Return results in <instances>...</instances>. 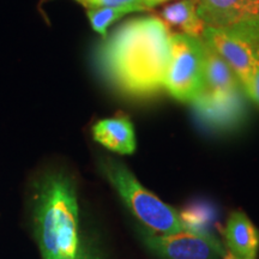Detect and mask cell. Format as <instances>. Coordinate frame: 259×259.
<instances>
[{"mask_svg":"<svg viewBox=\"0 0 259 259\" xmlns=\"http://www.w3.org/2000/svg\"><path fill=\"white\" fill-rule=\"evenodd\" d=\"M170 29L157 16L128 19L96 48L97 69L122 94L154 95L163 89L170 61Z\"/></svg>","mask_w":259,"mask_h":259,"instance_id":"6da1fadb","label":"cell"},{"mask_svg":"<svg viewBox=\"0 0 259 259\" xmlns=\"http://www.w3.org/2000/svg\"><path fill=\"white\" fill-rule=\"evenodd\" d=\"M35 234L44 259H73L78 252V202L73 181L61 171L38 183L34 206Z\"/></svg>","mask_w":259,"mask_h":259,"instance_id":"7a4b0ae2","label":"cell"},{"mask_svg":"<svg viewBox=\"0 0 259 259\" xmlns=\"http://www.w3.org/2000/svg\"><path fill=\"white\" fill-rule=\"evenodd\" d=\"M100 167L103 176L141 226L157 234L186 231L181 223L179 212L145 189L122 162L106 157L100 162Z\"/></svg>","mask_w":259,"mask_h":259,"instance_id":"3957f363","label":"cell"},{"mask_svg":"<svg viewBox=\"0 0 259 259\" xmlns=\"http://www.w3.org/2000/svg\"><path fill=\"white\" fill-rule=\"evenodd\" d=\"M170 48L163 89L178 101L191 103L204 90V41L181 32H171Z\"/></svg>","mask_w":259,"mask_h":259,"instance_id":"277c9868","label":"cell"},{"mask_svg":"<svg viewBox=\"0 0 259 259\" xmlns=\"http://www.w3.org/2000/svg\"><path fill=\"white\" fill-rule=\"evenodd\" d=\"M202 38L231 66L244 89L259 65V16L225 29L205 28Z\"/></svg>","mask_w":259,"mask_h":259,"instance_id":"5b68a950","label":"cell"},{"mask_svg":"<svg viewBox=\"0 0 259 259\" xmlns=\"http://www.w3.org/2000/svg\"><path fill=\"white\" fill-rule=\"evenodd\" d=\"M139 239L151 253L160 259H225L221 240L212 236L181 231L157 234L143 226L137 227Z\"/></svg>","mask_w":259,"mask_h":259,"instance_id":"8992f818","label":"cell"},{"mask_svg":"<svg viewBox=\"0 0 259 259\" xmlns=\"http://www.w3.org/2000/svg\"><path fill=\"white\" fill-rule=\"evenodd\" d=\"M245 96L242 89L226 95L200 94L190 105L203 128L213 134H226L244 124L247 116Z\"/></svg>","mask_w":259,"mask_h":259,"instance_id":"52a82bcc","label":"cell"},{"mask_svg":"<svg viewBox=\"0 0 259 259\" xmlns=\"http://www.w3.org/2000/svg\"><path fill=\"white\" fill-rule=\"evenodd\" d=\"M225 259H257L259 231L245 212L234 211L222 227Z\"/></svg>","mask_w":259,"mask_h":259,"instance_id":"ba28073f","label":"cell"},{"mask_svg":"<svg viewBox=\"0 0 259 259\" xmlns=\"http://www.w3.org/2000/svg\"><path fill=\"white\" fill-rule=\"evenodd\" d=\"M197 12L205 28L225 29L259 16V0H197Z\"/></svg>","mask_w":259,"mask_h":259,"instance_id":"9c48e42d","label":"cell"},{"mask_svg":"<svg viewBox=\"0 0 259 259\" xmlns=\"http://www.w3.org/2000/svg\"><path fill=\"white\" fill-rule=\"evenodd\" d=\"M93 137L102 147L121 155L134 154L137 147L134 124L126 115L99 120L93 126Z\"/></svg>","mask_w":259,"mask_h":259,"instance_id":"30bf717a","label":"cell"},{"mask_svg":"<svg viewBox=\"0 0 259 259\" xmlns=\"http://www.w3.org/2000/svg\"><path fill=\"white\" fill-rule=\"evenodd\" d=\"M204 41L205 47V69H204V90L202 94L226 95L242 89L234 71L226 60L213 50L211 45Z\"/></svg>","mask_w":259,"mask_h":259,"instance_id":"8fae6325","label":"cell"},{"mask_svg":"<svg viewBox=\"0 0 259 259\" xmlns=\"http://www.w3.org/2000/svg\"><path fill=\"white\" fill-rule=\"evenodd\" d=\"M160 18L168 28H174L176 32L203 37L205 24L197 12V0H178L166 5L160 12Z\"/></svg>","mask_w":259,"mask_h":259,"instance_id":"7c38bea8","label":"cell"},{"mask_svg":"<svg viewBox=\"0 0 259 259\" xmlns=\"http://www.w3.org/2000/svg\"><path fill=\"white\" fill-rule=\"evenodd\" d=\"M179 216L186 231L212 238H218V231H222L219 225V210L209 200H193L181 210Z\"/></svg>","mask_w":259,"mask_h":259,"instance_id":"4fadbf2b","label":"cell"},{"mask_svg":"<svg viewBox=\"0 0 259 259\" xmlns=\"http://www.w3.org/2000/svg\"><path fill=\"white\" fill-rule=\"evenodd\" d=\"M132 12L134 11L128 8H96L88 9L87 16L94 31L101 35L102 38H106L108 36V29L111 25Z\"/></svg>","mask_w":259,"mask_h":259,"instance_id":"5bb4252c","label":"cell"},{"mask_svg":"<svg viewBox=\"0 0 259 259\" xmlns=\"http://www.w3.org/2000/svg\"><path fill=\"white\" fill-rule=\"evenodd\" d=\"M85 9L96 8H128L134 12L144 11L142 0H74Z\"/></svg>","mask_w":259,"mask_h":259,"instance_id":"9a60e30c","label":"cell"},{"mask_svg":"<svg viewBox=\"0 0 259 259\" xmlns=\"http://www.w3.org/2000/svg\"><path fill=\"white\" fill-rule=\"evenodd\" d=\"M242 90L246 96L250 97L255 105L259 106V65L254 69L250 80Z\"/></svg>","mask_w":259,"mask_h":259,"instance_id":"2e32d148","label":"cell"},{"mask_svg":"<svg viewBox=\"0 0 259 259\" xmlns=\"http://www.w3.org/2000/svg\"><path fill=\"white\" fill-rule=\"evenodd\" d=\"M73 259H102L99 251L89 244H80L78 252Z\"/></svg>","mask_w":259,"mask_h":259,"instance_id":"e0dca14e","label":"cell"},{"mask_svg":"<svg viewBox=\"0 0 259 259\" xmlns=\"http://www.w3.org/2000/svg\"><path fill=\"white\" fill-rule=\"evenodd\" d=\"M166 2H169V0H142L144 8L147 10L153 9V8H155V6L163 4V3H166Z\"/></svg>","mask_w":259,"mask_h":259,"instance_id":"ac0fdd59","label":"cell"}]
</instances>
